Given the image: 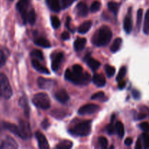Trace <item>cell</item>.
Masks as SVG:
<instances>
[{
    "instance_id": "1",
    "label": "cell",
    "mask_w": 149,
    "mask_h": 149,
    "mask_svg": "<svg viewBox=\"0 0 149 149\" xmlns=\"http://www.w3.org/2000/svg\"><path fill=\"white\" fill-rule=\"evenodd\" d=\"M112 31L107 26H103L97 29L92 38V42L96 47L106 46L111 42Z\"/></svg>"
},
{
    "instance_id": "2",
    "label": "cell",
    "mask_w": 149,
    "mask_h": 149,
    "mask_svg": "<svg viewBox=\"0 0 149 149\" xmlns=\"http://www.w3.org/2000/svg\"><path fill=\"white\" fill-rule=\"evenodd\" d=\"M65 78L68 81L77 84V85H86L91 81V76L88 73H76L70 69H67L65 72Z\"/></svg>"
},
{
    "instance_id": "3",
    "label": "cell",
    "mask_w": 149,
    "mask_h": 149,
    "mask_svg": "<svg viewBox=\"0 0 149 149\" xmlns=\"http://www.w3.org/2000/svg\"><path fill=\"white\" fill-rule=\"evenodd\" d=\"M91 123L92 122L90 120L81 122L70 129L68 132L75 136H87L91 132Z\"/></svg>"
},
{
    "instance_id": "4",
    "label": "cell",
    "mask_w": 149,
    "mask_h": 149,
    "mask_svg": "<svg viewBox=\"0 0 149 149\" xmlns=\"http://www.w3.org/2000/svg\"><path fill=\"white\" fill-rule=\"evenodd\" d=\"M13 95V90L7 77L0 73V98L8 100Z\"/></svg>"
},
{
    "instance_id": "5",
    "label": "cell",
    "mask_w": 149,
    "mask_h": 149,
    "mask_svg": "<svg viewBox=\"0 0 149 149\" xmlns=\"http://www.w3.org/2000/svg\"><path fill=\"white\" fill-rule=\"evenodd\" d=\"M32 103L36 106L43 110L49 109L51 106L49 97L46 93H40L35 95L32 98Z\"/></svg>"
},
{
    "instance_id": "6",
    "label": "cell",
    "mask_w": 149,
    "mask_h": 149,
    "mask_svg": "<svg viewBox=\"0 0 149 149\" xmlns=\"http://www.w3.org/2000/svg\"><path fill=\"white\" fill-rule=\"evenodd\" d=\"M29 0H19L17 3L16 8L17 11L20 14L22 19L23 20V23H26L27 22L28 13H29Z\"/></svg>"
},
{
    "instance_id": "7",
    "label": "cell",
    "mask_w": 149,
    "mask_h": 149,
    "mask_svg": "<svg viewBox=\"0 0 149 149\" xmlns=\"http://www.w3.org/2000/svg\"><path fill=\"white\" fill-rule=\"evenodd\" d=\"M37 84L42 90H50L56 86L57 81L52 79L39 77L37 79Z\"/></svg>"
},
{
    "instance_id": "8",
    "label": "cell",
    "mask_w": 149,
    "mask_h": 149,
    "mask_svg": "<svg viewBox=\"0 0 149 149\" xmlns=\"http://www.w3.org/2000/svg\"><path fill=\"white\" fill-rule=\"evenodd\" d=\"M18 148L17 142L10 136H6L0 141L1 149H16Z\"/></svg>"
},
{
    "instance_id": "9",
    "label": "cell",
    "mask_w": 149,
    "mask_h": 149,
    "mask_svg": "<svg viewBox=\"0 0 149 149\" xmlns=\"http://www.w3.org/2000/svg\"><path fill=\"white\" fill-rule=\"evenodd\" d=\"M100 109V106L96 104H87L81 106L78 111V113L79 115H90L95 113Z\"/></svg>"
},
{
    "instance_id": "10",
    "label": "cell",
    "mask_w": 149,
    "mask_h": 149,
    "mask_svg": "<svg viewBox=\"0 0 149 149\" xmlns=\"http://www.w3.org/2000/svg\"><path fill=\"white\" fill-rule=\"evenodd\" d=\"M3 126L5 129H7V130L10 131L13 134H14L15 135H17L19 138H22V139H24L23 138V133H22L21 130H20V127L17 126L15 124L10 123V122H3Z\"/></svg>"
},
{
    "instance_id": "11",
    "label": "cell",
    "mask_w": 149,
    "mask_h": 149,
    "mask_svg": "<svg viewBox=\"0 0 149 149\" xmlns=\"http://www.w3.org/2000/svg\"><path fill=\"white\" fill-rule=\"evenodd\" d=\"M36 138L38 142V146L40 149H47L49 148V143L47 140L46 137L39 131H37L36 132Z\"/></svg>"
},
{
    "instance_id": "12",
    "label": "cell",
    "mask_w": 149,
    "mask_h": 149,
    "mask_svg": "<svg viewBox=\"0 0 149 149\" xmlns=\"http://www.w3.org/2000/svg\"><path fill=\"white\" fill-rule=\"evenodd\" d=\"M54 97L58 101L61 103H65L69 100V95L64 89H61V90H58L54 94Z\"/></svg>"
},
{
    "instance_id": "13",
    "label": "cell",
    "mask_w": 149,
    "mask_h": 149,
    "mask_svg": "<svg viewBox=\"0 0 149 149\" xmlns=\"http://www.w3.org/2000/svg\"><path fill=\"white\" fill-rule=\"evenodd\" d=\"M20 128L21 130L22 133H23V138L24 140L30 138L31 137V128L28 122H25L23 120H20Z\"/></svg>"
},
{
    "instance_id": "14",
    "label": "cell",
    "mask_w": 149,
    "mask_h": 149,
    "mask_svg": "<svg viewBox=\"0 0 149 149\" xmlns=\"http://www.w3.org/2000/svg\"><path fill=\"white\" fill-rule=\"evenodd\" d=\"M63 59V53H62V52H58L55 55L54 58H52V69L54 71H58L61 63H62Z\"/></svg>"
},
{
    "instance_id": "15",
    "label": "cell",
    "mask_w": 149,
    "mask_h": 149,
    "mask_svg": "<svg viewBox=\"0 0 149 149\" xmlns=\"http://www.w3.org/2000/svg\"><path fill=\"white\" fill-rule=\"evenodd\" d=\"M76 13L77 15L81 17H85L88 14V7L84 2H79L76 7Z\"/></svg>"
},
{
    "instance_id": "16",
    "label": "cell",
    "mask_w": 149,
    "mask_h": 149,
    "mask_svg": "<svg viewBox=\"0 0 149 149\" xmlns=\"http://www.w3.org/2000/svg\"><path fill=\"white\" fill-rule=\"evenodd\" d=\"M92 80H93V82L98 87H104L105 84H106V79H105L104 76H103V74H94Z\"/></svg>"
},
{
    "instance_id": "17",
    "label": "cell",
    "mask_w": 149,
    "mask_h": 149,
    "mask_svg": "<svg viewBox=\"0 0 149 149\" xmlns=\"http://www.w3.org/2000/svg\"><path fill=\"white\" fill-rule=\"evenodd\" d=\"M85 61L87 62V65L91 68L93 71H95V70L98 69L99 67L100 66V63L97 60L94 59V58H91L90 55H86Z\"/></svg>"
},
{
    "instance_id": "18",
    "label": "cell",
    "mask_w": 149,
    "mask_h": 149,
    "mask_svg": "<svg viewBox=\"0 0 149 149\" xmlns=\"http://www.w3.org/2000/svg\"><path fill=\"white\" fill-rule=\"evenodd\" d=\"M31 64L32 66L39 73H42V74H49V71L46 68L45 66L42 65L39 62V61L37 60H32L31 61Z\"/></svg>"
},
{
    "instance_id": "19",
    "label": "cell",
    "mask_w": 149,
    "mask_h": 149,
    "mask_svg": "<svg viewBox=\"0 0 149 149\" xmlns=\"http://www.w3.org/2000/svg\"><path fill=\"white\" fill-rule=\"evenodd\" d=\"M46 3L48 7L55 13H58L61 10V6L60 4V0H46Z\"/></svg>"
},
{
    "instance_id": "20",
    "label": "cell",
    "mask_w": 149,
    "mask_h": 149,
    "mask_svg": "<svg viewBox=\"0 0 149 149\" xmlns=\"http://www.w3.org/2000/svg\"><path fill=\"white\" fill-rule=\"evenodd\" d=\"M92 25H93V23H92L91 20H87V21L84 22L78 28V32L79 33H81V34H84V33H87L90 31V29H91Z\"/></svg>"
},
{
    "instance_id": "21",
    "label": "cell",
    "mask_w": 149,
    "mask_h": 149,
    "mask_svg": "<svg viewBox=\"0 0 149 149\" xmlns=\"http://www.w3.org/2000/svg\"><path fill=\"white\" fill-rule=\"evenodd\" d=\"M87 43V39L85 38H77L74 42V47L76 51H81L85 47Z\"/></svg>"
},
{
    "instance_id": "22",
    "label": "cell",
    "mask_w": 149,
    "mask_h": 149,
    "mask_svg": "<svg viewBox=\"0 0 149 149\" xmlns=\"http://www.w3.org/2000/svg\"><path fill=\"white\" fill-rule=\"evenodd\" d=\"M124 29L127 33H130L132 31V19L130 15H127L125 17L124 20Z\"/></svg>"
},
{
    "instance_id": "23",
    "label": "cell",
    "mask_w": 149,
    "mask_h": 149,
    "mask_svg": "<svg viewBox=\"0 0 149 149\" xmlns=\"http://www.w3.org/2000/svg\"><path fill=\"white\" fill-rule=\"evenodd\" d=\"M34 43L37 46L42 47L44 48H49L51 47V44L49 43V41L43 37H39L35 39Z\"/></svg>"
},
{
    "instance_id": "24",
    "label": "cell",
    "mask_w": 149,
    "mask_h": 149,
    "mask_svg": "<svg viewBox=\"0 0 149 149\" xmlns=\"http://www.w3.org/2000/svg\"><path fill=\"white\" fill-rule=\"evenodd\" d=\"M19 105H20V107L23 109V111H24L25 114H26V116H29V104H28L27 99L25 97H20V100H19Z\"/></svg>"
},
{
    "instance_id": "25",
    "label": "cell",
    "mask_w": 149,
    "mask_h": 149,
    "mask_svg": "<svg viewBox=\"0 0 149 149\" xmlns=\"http://www.w3.org/2000/svg\"><path fill=\"white\" fill-rule=\"evenodd\" d=\"M122 44V39L120 37H118L113 41V44L111 46L110 49L112 52H116L119 50Z\"/></svg>"
},
{
    "instance_id": "26",
    "label": "cell",
    "mask_w": 149,
    "mask_h": 149,
    "mask_svg": "<svg viewBox=\"0 0 149 149\" xmlns=\"http://www.w3.org/2000/svg\"><path fill=\"white\" fill-rule=\"evenodd\" d=\"M115 130L116 131V133L119 135L120 138H122L125 135V127L122 122H117L115 125Z\"/></svg>"
},
{
    "instance_id": "27",
    "label": "cell",
    "mask_w": 149,
    "mask_h": 149,
    "mask_svg": "<svg viewBox=\"0 0 149 149\" xmlns=\"http://www.w3.org/2000/svg\"><path fill=\"white\" fill-rule=\"evenodd\" d=\"M119 7H120V4L116 2V1H111L108 3V7H109V10H110L115 15L117 14L118 11H119Z\"/></svg>"
},
{
    "instance_id": "28",
    "label": "cell",
    "mask_w": 149,
    "mask_h": 149,
    "mask_svg": "<svg viewBox=\"0 0 149 149\" xmlns=\"http://www.w3.org/2000/svg\"><path fill=\"white\" fill-rule=\"evenodd\" d=\"M73 143L71 141L68 140H64L61 141L59 144L56 146L57 148L58 149H70L72 148Z\"/></svg>"
},
{
    "instance_id": "29",
    "label": "cell",
    "mask_w": 149,
    "mask_h": 149,
    "mask_svg": "<svg viewBox=\"0 0 149 149\" xmlns=\"http://www.w3.org/2000/svg\"><path fill=\"white\" fill-rule=\"evenodd\" d=\"M36 15L35 13V10L33 9H31L30 11L28 13V17H27V21L30 23L31 25H33L36 22Z\"/></svg>"
},
{
    "instance_id": "30",
    "label": "cell",
    "mask_w": 149,
    "mask_h": 149,
    "mask_svg": "<svg viewBox=\"0 0 149 149\" xmlns=\"http://www.w3.org/2000/svg\"><path fill=\"white\" fill-rule=\"evenodd\" d=\"M143 32L145 34H149V9L147 10L146 13L145 19H144Z\"/></svg>"
},
{
    "instance_id": "31",
    "label": "cell",
    "mask_w": 149,
    "mask_h": 149,
    "mask_svg": "<svg viewBox=\"0 0 149 149\" xmlns=\"http://www.w3.org/2000/svg\"><path fill=\"white\" fill-rule=\"evenodd\" d=\"M31 56L33 58L39 60V61H44V55L43 52L39 49H33L31 52Z\"/></svg>"
},
{
    "instance_id": "32",
    "label": "cell",
    "mask_w": 149,
    "mask_h": 149,
    "mask_svg": "<svg viewBox=\"0 0 149 149\" xmlns=\"http://www.w3.org/2000/svg\"><path fill=\"white\" fill-rule=\"evenodd\" d=\"M7 51L0 49V68L5 65L7 59Z\"/></svg>"
},
{
    "instance_id": "33",
    "label": "cell",
    "mask_w": 149,
    "mask_h": 149,
    "mask_svg": "<svg viewBox=\"0 0 149 149\" xmlns=\"http://www.w3.org/2000/svg\"><path fill=\"white\" fill-rule=\"evenodd\" d=\"M142 143L143 145V147L145 148H149V135L147 133V132H144V133L142 134L141 137Z\"/></svg>"
},
{
    "instance_id": "34",
    "label": "cell",
    "mask_w": 149,
    "mask_h": 149,
    "mask_svg": "<svg viewBox=\"0 0 149 149\" xmlns=\"http://www.w3.org/2000/svg\"><path fill=\"white\" fill-rule=\"evenodd\" d=\"M105 71H106V74L109 77H112L115 74L116 72V69L113 66L110 65H105Z\"/></svg>"
},
{
    "instance_id": "35",
    "label": "cell",
    "mask_w": 149,
    "mask_h": 149,
    "mask_svg": "<svg viewBox=\"0 0 149 149\" xmlns=\"http://www.w3.org/2000/svg\"><path fill=\"white\" fill-rule=\"evenodd\" d=\"M101 7V4L100 2L98 1H94L91 4V7H90V11L92 13H96V12L99 11V10L100 9Z\"/></svg>"
},
{
    "instance_id": "36",
    "label": "cell",
    "mask_w": 149,
    "mask_h": 149,
    "mask_svg": "<svg viewBox=\"0 0 149 149\" xmlns=\"http://www.w3.org/2000/svg\"><path fill=\"white\" fill-rule=\"evenodd\" d=\"M142 18H143V10L142 9H139L137 13V29L138 31L140 30L141 28V23H142Z\"/></svg>"
},
{
    "instance_id": "37",
    "label": "cell",
    "mask_w": 149,
    "mask_h": 149,
    "mask_svg": "<svg viewBox=\"0 0 149 149\" xmlns=\"http://www.w3.org/2000/svg\"><path fill=\"white\" fill-rule=\"evenodd\" d=\"M51 23H52V27L55 29H58L61 26V21H60V19L57 16H52Z\"/></svg>"
},
{
    "instance_id": "38",
    "label": "cell",
    "mask_w": 149,
    "mask_h": 149,
    "mask_svg": "<svg viewBox=\"0 0 149 149\" xmlns=\"http://www.w3.org/2000/svg\"><path fill=\"white\" fill-rule=\"evenodd\" d=\"M126 73H127L126 67H125V66L122 67V68H121V69L119 70V74H118V75L116 76V81H121V80L123 79L124 77H125V75H126Z\"/></svg>"
},
{
    "instance_id": "39",
    "label": "cell",
    "mask_w": 149,
    "mask_h": 149,
    "mask_svg": "<svg viewBox=\"0 0 149 149\" xmlns=\"http://www.w3.org/2000/svg\"><path fill=\"white\" fill-rule=\"evenodd\" d=\"M98 143L102 148H106L108 146H109V142H108L107 138H105V137H100L98 139Z\"/></svg>"
},
{
    "instance_id": "40",
    "label": "cell",
    "mask_w": 149,
    "mask_h": 149,
    "mask_svg": "<svg viewBox=\"0 0 149 149\" xmlns=\"http://www.w3.org/2000/svg\"><path fill=\"white\" fill-rule=\"evenodd\" d=\"M75 1L76 0H62V2H61V7L63 8V10H65V9L70 7V6H71Z\"/></svg>"
},
{
    "instance_id": "41",
    "label": "cell",
    "mask_w": 149,
    "mask_h": 149,
    "mask_svg": "<svg viewBox=\"0 0 149 149\" xmlns=\"http://www.w3.org/2000/svg\"><path fill=\"white\" fill-rule=\"evenodd\" d=\"M106 131H107L108 134L109 135H113L115 132V125L113 124V122H111V123L110 125H108L106 127Z\"/></svg>"
},
{
    "instance_id": "42",
    "label": "cell",
    "mask_w": 149,
    "mask_h": 149,
    "mask_svg": "<svg viewBox=\"0 0 149 149\" xmlns=\"http://www.w3.org/2000/svg\"><path fill=\"white\" fill-rule=\"evenodd\" d=\"M104 95L105 94L103 92H98V93H96L94 95H93L91 96V99L92 100H97V99L103 98Z\"/></svg>"
},
{
    "instance_id": "43",
    "label": "cell",
    "mask_w": 149,
    "mask_h": 149,
    "mask_svg": "<svg viewBox=\"0 0 149 149\" xmlns=\"http://www.w3.org/2000/svg\"><path fill=\"white\" fill-rule=\"evenodd\" d=\"M140 127L143 132H148L149 131V124L148 122H144L140 125Z\"/></svg>"
},
{
    "instance_id": "44",
    "label": "cell",
    "mask_w": 149,
    "mask_h": 149,
    "mask_svg": "<svg viewBox=\"0 0 149 149\" xmlns=\"http://www.w3.org/2000/svg\"><path fill=\"white\" fill-rule=\"evenodd\" d=\"M72 71H74V72H76V73H80V72H82L83 68H82V67L81 66V65L77 64V65H73Z\"/></svg>"
},
{
    "instance_id": "45",
    "label": "cell",
    "mask_w": 149,
    "mask_h": 149,
    "mask_svg": "<svg viewBox=\"0 0 149 149\" xmlns=\"http://www.w3.org/2000/svg\"><path fill=\"white\" fill-rule=\"evenodd\" d=\"M49 125H50V124H49V121H48V119H44L43 122H42V128H43L44 130H47L48 127H49Z\"/></svg>"
},
{
    "instance_id": "46",
    "label": "cell",
    "mask_w": 149,
    "mask_h": 149,
    "mask_svg": "<svg viewBox=\"0 0 149 149\" xmlns=\"http://www.w3.org/2000/svg\"><path fill=\"white\" fill-rule=\"evenodd\" d=\"M69 38H70L69 32L64 31L63 33L61 34V39H62L63 40H68V39H69Z\"/></svg>"
},
{
    "instance_id": "47",
    "label": "cell",
    "mask_w": 149,
    "mask_h": 149,
    "mask_svg": "<svg viewBox=\"0 0 149 149\" xmlns=\"http://www.w3.org/2000/svg\"><path fill=\"white\" fill-rule=\"evenodd\" d=\"M143 148V143H142V141H141V138H140L137 141V143L136 146H135V148H138L141 149Z\"/></svg>"
},
{
    "instance_id": "48",
    "label": "cell",
    "mask_w": 149,
    "mask_h": 149,
    "mask_svg": "<svg viewBox=\"0 0 149 149\" xmlns=\"http://www.w3.org/2000/svg\"><path fill=\"white\" fill-rule=\"evenodd\" d=\"M125 84H126V82H125V81H123V80H121V81H119L118 87H119V89H120V90H122V89L125 88Z\"/></svg>"
},
{
    "instance_id": "49",
    "label": "cell",
    "mask_w": 149,
    "mask_h": 149,
    "mask_svg": "<svg viewBox=\"0 0 149 149\" xmlns=\"http://www.w3.org/2000/svg\"><path fill=\"white\" fill-rule=\"evenodd\" d=\"M132 139L131 138H127L126 140L125 141V145L127 146H131L132 144Z\"/></svg>"
},
{
    "instance_id": "50",
    "label": "cell",
    "mask_w": 149,
    "mask_h": 149,
    "mask_svg": "<svg viewBox=\"0 0 149 149\" xmlns=\"http://www.w3.org/2000/svg\"><path fill=\"white\" fill-rule=\"evenodd\" d=\"M132 95H133L134 97H135V99H139L140 96H141L140 93L138 91H137V90H133V91H132Z\"/></svg>"
},
{
    "instance_id": "51",
    "label": "cell",
    "mask_w": 149,
    "mask_h": 149,
    "mask_svg": "<svg viewBox=\"0 0 149 149\" xmlns=\"http://www.w3.org/2000/svg\"><path fill=\"white\" fill-rule=\"evenodd\" d=\"M70 23H71V17H68L66 19V27L68 28L69 30L71 31V26H70Z\"/></svg>"
},
{
    "instance_id": "52",
    "label": "cell",
    "mask_w": 149,
    "mask_h": 149,
    "mask_svg": "<svg viewBox=\"0 0 149 149\" xmlns=\"http://www.w3.org/2000/svg\"><path fill=\"white\" fill-rule=\"evenodd\" d=\"M146 117V114L145 113H140V114H138V119H143Z\"/></svg>"
},
{
    "instance_id": "53",
    "label": "cell",
    "mask_w": 149,
    "mask_h": 149,
    "mask_svg": "<svg viewBox=\"0 0 149 149\" xmlns=\"http://www.w3.org/2000/svg\"><path fill=\"white\" fill-rule=\"evenodd\" d=\"M9 1H13V0H9Z\"/></svg>"
}]
</instances>
